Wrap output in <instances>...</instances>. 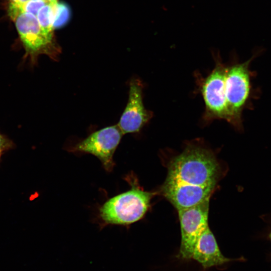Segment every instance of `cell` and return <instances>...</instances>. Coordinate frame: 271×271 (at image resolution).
<instances>
[{
	"mask_svg": "<svg viewBox=\"0 0 271 271\" xmlns=\"http://www.w3.org/2000/svg\"><path fill=\"white\" fill-rule=\"evenodd\" d=\"M36 17L43 32L48 36L54 38L52 4L47 3L42 7L38 11Z\"/></svg>",
	"mask_w": 271,
	"mask_h": 271,
	"instance_id": "30bf717a",
	"label": "cell"
},
{
	"mask_svg": "<svg viewBox=\"0 0 271 271\" xmlns=\"http://www.w3.org/2000/svg\"><path fill=\"white\" fill-rule=\"evenodd\" d=\"M53 6V28H59L64 25L68 21L70 12L68 7L64 4H52Z\"/></svg>",
	"mask_w": 271,
	"mask_h": 271,
	"instance_id": "8fae6325",
	"label": "cell"
},
{
	"mask_svg": "<svg viewBox=\"0 0 271 271\" xmlns=\"http://www.w3.org/2000/svg\"><path fill=\"white\" fill-rule=\"evenodd\" d=\"M142 81L137 78L129 82L128 98L117 125L123 134L139 132L153 116L144 104Z\"/></svg>",
	"mask_w": 271,
	"mask_h": 271,
	"instance_id": "ba28073f",
	"label": "cell"
},
{
	"mask_svg": "<svg viewBox=\"0 0 271 271\" xmlns=\"http://www.w3.org/2000/svg\"><path fill=\"white\" fill-rule=\"evenodd\" d=\"M268 237H269V240H270V241L271 242V230H270V231L269 232Z\"/></svg>",
	"mask_w": 271,
	"mask_h": 271,
	"instance_id": "9a60e30c",
	"label": "cell"
},
{
	"mask_svg": "<svg viewBox=\"0 0 271 271\" xmlns=\"http://www.w3.org/2000/svg\"><path fill=\"white\" fill-rule=\"evenodd\" d=\"M219 170L212 152L188 146L170 162L162 193L177 210L196 205L210 199Z\"/></svg>",
	"mask_w": 271,
	"mask_h": 271,
	"instance_id": "6da1fadb",
	"label": "cell"
},
{
	"mask_svg": "<svg viewBox=\"0 0 271 271\" xmlns=\"http://www.w3.org/2000/svg\"><path fill=\"white\" fill-rule=\"evenodd\" d=\"M209 200L178 210L181 228V244L177 257L191 259L195 245L202 233L209 226Z\"/></svg>",
	"mask_w": 271,
	"mask_h": 271,
	"instance_id": "8992f818",
	"label": "cell"
},
{
	"mask_svg": "<svg viewBox=\"0 0 271 271\" xmlns=\"http://www.w3.org/2000/svg\"><path fill=\"white\" fill-rule=\"evenodd\" d=\"M47 3L46 0H28L19 6L23 12L36 16L40 9Z\"/></svg>",
	"mask_w": 271,
	"mask_h": 271,
	"instance_id": "7c38bea8",
	"label": "cell"
},
{
	"mask_svg": "<svg viewBox=\"0 0 271 271\" xmlns=\"http://www.w3.org/2000/svg\"><path fill=\"white\" fill-rule=\"evenodd\" d=\"M2 153H3V152L1 151H0V156H1V154H2Z\"/></svg>",
	"mask_w": 271,
	"mask_h": 271,
	"instance_id": "2e32d148",
	"label": "cell"
},
{
	"mask_svg": "<svg viewBox=\"0 0 271 271\" xmlns=\"http://www.w3.org/2000/svg\"><path fill=\"white\" fill-rule=\"evenodd\" d=\"M226 67L216 60L215 68L202 81L200 86L205 105L206 121L221 119L230 122L225 94Z\"/></svg>",
	"mask_w": 271,
	"mask_h": 271,
	"instance_id": "52a82bcc",
	"label": "cell"
},
{
	"mask_svg": "<svg viewBox=\"0 0 271 271\" xmlns=\"http://www.w3.org/2000/svg\"><path fill=\"white\" fill-rule=\"evenodd\" d=\"M8 15L15 23L27 57L30 58L33 65L41 54L57 60L60 48L53 38L43 32L36 16L23 12L19 6L11 2L8 6Z\"/></svg>",
	"mask_w": 271,
	"mask_h": 271,
	"instance_id": "3957f363",
	"label": "cell"
},
{
	"mask_svg": "<svg viewBox=\"0 0 271 271\" xmlns=\"http://www.w3.org/2000/svg\"><path fill=\"white\" fill-rule=\"evenodd\" d=\"M123 135L117 124L106 126L91 133L68 151L91 154L100 161L106 171L111 172L115 165L113 156Z\"/></svg>",
	"mask_w": 271,
	"mask_h": 271,
	"instance_id": "5b68a950",
	"label": "cell"
},
{
	"mask_svg": "<svg viewBox=\"0 0 271 271\" xmlns=\"http://www.w3.org/2000/svg\"><path fill=\"white\" fill-rule=\"evenodd\" d=\"M226 67L225 94L230 117L229 123L241 128V114L249 98L250 91L251 72L249 66L254 59Z\"/></svg>",
	"mask_w": 271,
	"mask_h": 271,
	"instance_id": "277c9868",
	"label": "cell"
},
{
	"mask_svg": "<svg viewBox=\"0 0 271 271\" xmlns=\"http://www.w3.org/2000/svg\"><path fill=\"white\" fill-rule=\"evenodd\" d=\"M28 0H10V2H13V3H14L16 4L20 5H22V4L24 3L25 2H26Z\"/></svg>",
	"mask_w": 271,
	"mask_h": 271,
	"instance_id": "4fadbf2b",
	"label": "cell"
},
{
	"mask_svg": "<svg viewBox=\"0 0 271 271\" xmlns=\"http://www.w3.org/2000/svg\"><path fill=\"white\" fill-rule=\"evenodd\" d=\"M191 259L199 263L204 269L221 266L236 260L223 255L209 226L202 233L197 240Z\"/></svg>",
	"mask_w": 271,
	"mask_h": 271,
	"instance_id": "9c48e42d",
	"label": "cell"
},
{
	"mask_svg": "<svg viewBox=\"0 0 271 271\" xmlns=\"http://www.w3.org/2000/svg\"><path fill=\"white\" fill-rule=\"evenodd\" d=\"M124 179L130 188L109 198L99 209V217L103 226H128L142 219L150 208L156 193L142 188L132 173Z\"/></svg>",
	"mask_w": 271,
	"mask_h": 271,
	"instance_id": "7a4b0ae2",
	"label": "cell"
},
{
	"mask_svg": "<svg viewBox=\"0 0 271 271\" xmlns=\"http://www.w3.org/2000/svg\"><path fill=\"white\" fill-rule=\"evenodd\" d=\"M48 3L54 4L58 2V0H46Z\"/></svg>",
	"mask_w": 271,
	"mask_h": 271,
	"instance_id": "5bb4252c",
	"label": "cell"
}]
</instances>
